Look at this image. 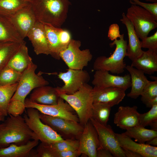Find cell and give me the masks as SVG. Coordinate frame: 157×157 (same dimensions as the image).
Here are the masks:
<instances>
[{"instance_id":"cell-1","label":"cell","mask_w":157,"mask_h":157,"mask_svg":"<svg viewBox=\"0 0 157 157\" xmlns=\"http://www.w3.org/2000/svg\"><path fill=\"white\" fill-rule=\"evenodd\" d=\"M37 67L32 62L22 73L16 91L8 104V114L21 115L26 108L25 101L27 95L34 89L49 85V82L42 77V74L35 73Z\"/></svg>"},{"instance_id":"cell-2","label":"cell","mask_w":157,"mask_h":157,"mask_svg":"<svg viewBox=\"0 0 157 157\" xmlns=\"http://www.w3.org/2000/svg\"><path fill=\"white\" fill-rule=\"evenodd\" d=\"M8 115L6 119L0 123V148L7 147L12 143L20 145L32 140H39L23 117Z\"/></svg>"},{"instance_id":"cell-3","label":"cell","mask_w":157,"mask_h":157,"mask_svg":"<svg viewBox=\"0 0 157 157\" xmlns=\"http://www.w3.org/2000/svg\"><path fill=\"white\" fill-rule=\"evenodd\" d=\"M30 4L37 21L57 27L65 22L71 4L69 0H30Z\"/></svg>"},{"instance_id":"cell-4","label":"cell","mask_w":157,"mask_h":157,"mask_svg":"<svg viewBox=\"0 0 157 157\" xmlns=\"http://www.w3.org/2000/svg\"><path fill=\"white\" fill-rule=\"evenodd\" d=\"M92 89L87 83H85L73 94H58L59 97L72 108L78 117L79 122L83 126L92 117L93 104Z\"/></svg>"},{"instance_id":"cell-5","label":"cell","mask_w":157,"mask_h":157,"mask_svg":"<svg viewBox=\"0 0 157 157\" xmlns=\"http://www.w3.org/2000/svg\"><path fill=\"white\" fill-rule=\"evenodd\" d=\"M127 44V40L124 39V34L121 35L119 39L109 44L111 47L115 46L113 54L108 57L105 56L98 57L93 64L94 69L106 71L113 74L123 73L126 66L124 58L126 56Z\"/></svg>"},{"instance_id":"cell-6","label":"cell","mask_w":157,"mask_h":157,"mask_svg":"<svg viewBox=\"0 0 157 157\" xmlns=\"http://www.w3.org/2000/svg\"><path fill=\"white\" fill-rule=\"evenodd\" d=\"M126 16L141 40L157 27V20L149 12L140 6L132 5L128 8Z\"/></svg>"},{"instance_id":"cell-7","label":"cell","mask_w":157,"mask_h":157,"mask_svg":"<svg viewBox=\"0 0 157 157\" xmlns=\"http://www.w3.org/2000/svg\"><path fill=\"white\" fill-rule=\"evenodd\" d=\"M40 113L35 108H28L26 114L23 116L26 124L39 140L41 142L49 144L63 140L61 135L41 120Z\"/></svg>"},{"instance_id":"cell-8","label":"cell","mask_w":157,"mask_h":157,"mask_svg":"<svg viewBox=\"0 0 157 157\" xmlns=\"http://www.w3.org/2000/svg\"><path fill=\"white\" fill-rule=\"evenodd\" d=\"M80 41L72 39L67 47L61 51L60 57L69 68L82 70L92 60V55L88 49L81 50Z\"/></svg>"},{"instance_id":"cell-9","label":"cell","mask_w":157,"mask_h":157,"mask_svg":"<svg viewBox=\"0 0 157 157\" xmlns=\"http://www.w3.org/2000/svg\"><path fill=\"white\" fill-rule=\"evenodd\" d=\"M41 120L63 138L78 140L84 126L78 122L64 118L47 115L40 112Z\"/></svg>"},{"instance_id":"cell-10","label":"cell","mask_w":157,"mask_h":157,"mask_svg":"<svg viewBox=\"0 0 157 157\" xmlns=\"http://www.w3.org/2000/svg\"><path fill=\"white\" fill-rule=\"evenodd\" d=\"M25 106L26 108H34L40 113L47 115L79 122L74 110L67 102L60 97L57 104L54 105L39 104L32 101L29 98H26Z\"/></svg>"},{"instance_id":"cell-11","label":"cell","mask_w":157,"mask_h":157,"mask_svg":"<svg viewBox=\"0 0 157 157\" xmlns=\"http://www.w3.org/2000/svg\"><path fill=\"white\" fill-rule=\"evenodd\" d=\"M58 76L64 83L62 87L55 88L58 94H73L84 84L87 83L90 79L89 74L86 71L69 68L66 72H60Z\"/></svg>"},{"instance_id":"cell-12","label":"cell","mask_w":157,"mask_h":157,"mask_svg":"<svg viewBox=\"0 0 157 157\" xmlns=\"http://www.w3.org/2000/svg\"><path fill=\"white\" fill-rule=\"evenodd\" d=\"M97 133L101 145L115 157H125L123 149L120 146L111 126H104L91 118L90 120Z\"/></svg>"},{"instance_id":"cell-13","label":"cell","mask_w":157,"mask_h":157,"mask_svg":"<svg viewBox=\"0 0 157 157\" xmlns=\"http://www.w3.org/2000/svg\"><path fill=\"white\" fill-rule=\"evenodd\" d=\"M78 140V150L81 155L97 157V151L101 144L97 131L90 120L84 126Z\"/></svg>"},{"instance_id":"cell-14","label":"cell","mask_w":157,"mask_h":157,"mask_svg":"<svg viewBox=\"0 0 157 157\" xmlns=\"http://www.w3.org/2000/svg\"><path fill=\"white\" fill-rule=\"evenodd\" d=\"M4 16L10 21L24 40L37 21L31 4L12 15Z\"/></svg>"},{"instance_id":"cell-15","label":"cell","mask_w":157,"mask_h":157,"mask_svg":"<svg viewBox=\"0 0 157 157\" xmlns=\"http://www.w3.org/2000/svg\"><path fill=\"white\" fill-rule=\"evenodd\" d=\"M92 83L95 87H118L126 90L131 86L129 74L118 76L110 74L108 71L102 70H96Z\"/></svg>"},{"instance_id":"cell-16","label":"cell","mask_w":157,"mask_h":157,"mask_svg":"<svg viewBox=\"0 0 157 157\" xmlns=\"http://www.w3.org/2000/svg\"><path fill=\"white\" fill-rule=\"evenodd\" d=\"M126 91L118 87H94L92 90L93 103H103L112 107L122 101L125 96Z\"/></svg>"},{"instance_id":"cell-17","label":"cell","mask_w":157,"mask_h":157,"mask_svg":"<svg viewBox=\"0 0 157 157\" xmlns=\"http://www.w3.org/2000/svg\"><path fill=\"white\" fill-rule=\"evenodd\" d=\"M136 106H120L114 117V123L120 128L126 130L139 125V113Z\"/></svg>"},{"instance_id":"cell-18","label":"cell","mask_w":157,"mask_h":157,"mask_svg":"<svg viewBox=\"0 0 157 157\" xmlns=\"http://www.w3.org/2000/svg\"><path fill=\"white\" fill-rule=\"evenodd\" d=\"M37 55H50V52L43 23L38 21L28 32L27 36Z\"/></svg>"},{"instance_id":"cell-19","label":"cell","mask_w":157,"mask_h":157,"mask_svg":"<svg viewBox=\"0 0 157 157\" xmlns=\"http://www.w3.org/2000/svg\"><path fill=\"white\" fill-rule=\"evenodd\" d=\"M115 134L119 143L122 148L138 153L142 157H157L156 147L134 141L132 138L122 133Z\"/></svg>"},{"instance_id":"cell-20","label":"cell","mask_w":157,"mask_h":157,"mask_svg":"<svg viewBox=\"0 0 157 157\" xmlns=\"http://www.w3.org/2000/svg\"><path fill=\"white\" fill-rule=\"evenodd\" d=\"M122 18L120 20L126 26L129 39L126 56L132 61L140 56L143 51L141 46V41L135 30L133 25L127 18L124 13H122Z\"/></svg>"},{"instance_id":"cell-21","label":"cell","mask_w":157,"mask_h":157,"mask_svg":"<svg viewBox=\"0 0 157 157\" xmlns=\"http://www.w3.org/2000/svg\"><path fill=\"white\" fill-rule=\"evenodd\" d=\"M39 140H32L20 145L12 143L7 147L0 148V157H35L36 151L33 149L38 145Z\"/></svg>"},{"instance_id":"cell-22","label":"cell","mask_w":157,"mask_h":157,"mask_svg":"<svg viewBox=\"0 0 157 157\" xmlns=\"http://www.w3.org/2000/svg\"><path fill=\"white\" fill-rule=\"evenodd\" d=\"M132 66L151 75L157 71V51L148 49L143 51L141 55L132 61Z\"/></svg>"},{"instance_id":"cell-23","label":"cell","mask_w":157,"mask_h":157,"mask_svg":"<svg viewBox=\"0 0 157 157\" xmlns=\"http://www.w3.org/2000/svg\"><path fill=\"white\" fill-rule=\"evenodd\" d=\"M59 97L55 88L46 85L33 90L29 99L39 104L54 105L57 104Z\"/></svg>"},{"instance_id":"cell-24","label":"cell","mask_w":157,"mask_h":157,"mask_svg":"<svg viewBox=\"0 0 157 157\" xmlns=\"http://www.w3.org/2000/svg\"><path fill=\"white\" fill-rule=\"evenodd\" d=\"M125 69L129 72L131 81V90L127 96L136 99L141 95L148 80L142 71L131 65H126Z\"/></svg>"},{"instance_id":"cell-25","label":"cell","mask_w":157,"mask_h":157,"mask_svg":"<svg viewBox=\"0 0 157 157\" xmlns=\"http://www.w3.org/2000/svg\"><path fill=\"white\" fill-rule=\"evenodd\" d=\"M32 62V58L28 54V48L25 42L21 44L7 65L14 70L22 73Z\"/></svg>"},{"instance_id":"cell-26","label":"cell","mask_w":157,"mask_h":157,"mask_svg":"<svg viewBox=\"0 0 157 157\" xmlns=\"http://www.w3.org/2000/svg\"><path fill=\"white\" fill-rule=\"evenodd\" d=\"M0 42H25L16 29L6 17L0 15Z\"/></svg>"},{"instance_id":"cell-27","label":"cell","mask_w":157,"mask_h":157,"mask_svg":"<svg viewBox=\"0 0 157 157\" xmlns=\"http://www.w3.org/2000/svg\"><path fill=\"white\" fill-rule=\"evenodd\" d=\"M49 49L50 54L54 58L59 60L60 52L63 50L59 36L60 27L51 24H43Z\"/></svg>"},{"instance_id":"cell-28","label":"cell","mask_w":157,"mask_h":157,"mask_svg":"<svg viewBox=\"0 0 157 157\" xmlns=\"http://www.w3.org/2000/svg\"><path fill=\"white\" fill-rule=\"evenodd\" d=\"M122 133L131 138L135 139V141L140 143H145L152 139L157 137V131L146 129L138 125L126 130Z\"/></svg>"},{"instance_id":"cell-29","label":"cell","mask_w":157,"mask_h":157,"mask_svg":"<svg viewBox=\"0 0 157 157\" xmlns=\"http://www.w3.org/2000/svg\"><path fill=\"white\" fill-rule=\"evenodd\" d=\"M22 44L15 42H0V73L8 65Z\"/></svg>"},{"instance_id":"cell-30","label":"cell","mask_w":157,"mask_h":157,"mask_svg":"<svg viewBox=\"0 0 157 157\" xmlns=\"http://www.w3.org/2000/svg\"><path fill=\"white\" fill-rule=\"evenodd\" d=\"M30 4L29 0H0V15H10Z\"/></svg>"},{"instance_id":"cell-31","label":"cell","mask_w":157,"mask_h":157,"mask_svg":"<svg viewBox=\"0 0 157 157\" xmlns=\"http://www.w3.org/2000/svg\"><path fill=\"white\" fill-rule=\"evenodd\" d=\"M18 83L0 86V111L5 116L8 115V107L17 88Z\"/></svg>"},{"instance_id":"cell-32","label":"cell","mask_w":157,"mask_h":157,"mask_svg":"<svg viewBox=\"0 0 157 157\" xmlns=\"http://www.w3.org/2000/svg\"><path fill=\"white\" fill-rule=\"evenodd\" d=\"M111 107L106 104L99 103H93L92 117L104 126L107 125L109 119Z\"/></svg>"},{"instance_id":"cell-33","label":"cell","mask_w":157,"mask_h":157,"mask_svg":"<svg viewBox=\"0 0 157 157\" xmlns=\"http://www.w3.org/2000/svg\"><path fill=\"white\" fill-rule=\"evenodd\" d=\"M42 143L53 151H60L68 150H78L79 141L75 139H67L49 144Z\"/></svg>"},{"instance_id":"cell-34","label":"cell","mask_w":157,"mask_h":157,"mask_svg":"<svg viewBox=\"0 0 157 157\" xmlns=\"http://www.w3.org/2000/svg\"><path fill=\"white\" fill-rule=\"evenodd\" d=\"M22 73L7 65L0 73V86L18 83Z\"/></svg>"},{"instance_id":"cell-35","label":"cell","mask_w":157,"mask_h":157,"mask_svg":"<svg viewBox=\"0 0 157 157\" xmlns=\"http://www.w3.org/2000/svg\"><path fill=\"white\" fill-rule=\"evenodd\" d=\"M141 100L145 104L150 100L157 97V81L148 80L141 94Z\"/></svg>"},{"instance_id":"cell-36","label":"cell","mask_w":157,"mask_h":157,"mask_svg":"<svg viewBox=\"0 0 157 157\" xmlns=\"http://www.w3.org/2000/svg\"><path fill=\"white\" fill-rule=\"evenodd\" d=\"M157 120V104L152 106L148 112L140 113L139 125L145 127L152 122Z\"/></svg>"},{"instance_id":"cell-37","label":"cell","mask_w":157,"mask_h":157,"mask_svg":"<svg viewBox=\"0 0 157 157\" xmlns=\"http://www.w3.org/2000/svg\"><path fill=\"white\" fill-rule=\"evenodd\" d=\"M141 46L142 48L157 51V31L153 35L142 40Z\"/></svg>"},{"instance_id":"cell-38","label":"cell","mask_w":157,"mask_h":157,"mask_svg":"<svg viewBox=\"0 0 157 157\" xmlns=\"http://www.w3.org/2000/svg\"><path fill=\"white\" fill-rule=\"evenodd\" d=\"M132 5L140 6L151 13L157 20V3H147L140 1L139 0H129Z\"/></svg>"},{"instance_id":"cell-39","label":"cell","mask_w":157,"mask_h":157,"mask_svg":"<svg viewBox=\"0 0 157 157\" xmlns=\"http://www.w3.org/2000/svg\"><path fill=\"white\" fill-rule=\"evenodd\" d=\"M59 36L63 50L67 47L71 40V35L68 31L60 28L59 31Z\"/></svg>"},{"instance_id":"cell-40","label":"cell","mask_w":157,"mask_h":157,"mask_svg":"<svg viewBox=\"0 0 157 157\" xmlns=\"http://www.w3.org/2000/svg\"><path fill=\"white\" fill-rule=\"evenodd\" d=\"M35 157H54L53 152L41 142L37 148Z\"/></svg>"},{"instance_id":"cell-41","label":"cell","mask_w":157,"mask_h":157,"mask_svg":"<svg viewBox=\"0 0 157 157\" xmlns=\"http://www.w3.org/2000/svg\"><path fill=\"white\" fill-rule=\"evenodd\" d=\"M120 35L119 25L117 24H111L109 27L108 32V37L109 39L113 41L119 38Z\"/></svg>"},{"instance_id":"cell-42","label":"cell","mask_w":157,"mask_h":157,"mask_svg":"<svg viewBox=\"0 0 157 157\" xmlns=\"http://www.w3.org/2000/svg\"><path fill=\"white\" fill-rule=\"evenodd\" d=\"M53 152L54 157H77L81 155L78 150H68Z\"/></svg>"},{"instance_id":"cell-43","label":"cell","mask_w":157,"mask_h":157,"mask_svg":"<svg viewBox=\"0 0 157 157\" xmlns=\"http://www.w3.org/2000/svg\"><path fill=\"white\" fill-rule=\"evenodd\" d=\"M97 157H113L112 154L101 145L97 149L96 152Z\"/></svg>"},{"instance_id":"cell-44","label":"cell","mask_w":157,"mask_h":157,"mask_svg":"<svg viewBox=\"0 0 157 157\" xmlns=\"http://www.w3.org/2000/svg\"><path fill=\"white\" fill-rule=\"evenodd\" d=\"M123 149L124 152L125 157H142L138 153L124 149Z\"/></svg>"},{"instance_id":"cell-45","label":"cell","mask_w":157,"mask_h":157,"mask_svg":"<svg viewBox=\"0 0 157 157\" xmlns=\"http://www.w3.org/2000/svg\"><path fill=\"white\" fill-rule=\"evenodd\" d=\"M147 107L151 108L153 105L157 104V97L152 99L145 104Z\"/></svg>"},{"instance_id":"cell-46","label":"cell","mask_w":157,"mask_h":157,"mask_svg":"<svg viewBox=\"0 0 157 157\" xmlns=\"http://www.w3.org/2000/svg\"><path fill=\"white\" fill-rule=\"evenodd\" d=\"M146 144L154 146H156L157 145V137L154 138L147 142Z\"/></svg>"},{"instance_id":"cell-47","label":"cell","mask_w":157,"mask_h":157,"mask_svg":"<svg viewBox=\"0 0 157 157\" xmlns=\"http://www.w3.org/2000/svg\"><path fill=\"white\" fill-rule=\"evenodd\" d=\"M149 126H150L151 129L157 131V120L152 122Z\"/></svg>"},{"instance_id":"cell-48","label":"cell","mask_w":157,"mask_h":157,"mask_svg":"<svg viewBox=\"0 0 157 157\" xmlns=\"http://www.w3.org/2000/svg\"><path fill=\"white\" fill-rule=\"evenodd\" d=\"M5 116L0 111V123L4 120Z\"/></svg>"},{"instance_id":"cell-49","label":"cell","mask_w":157,"mask_h":157,"mask_svg":"<svg viewBox=\"0 0 157 157\" xmlns=\"http://www.w3.org/2000/svg\"><path fill=\"white\" fill-rule=\"evenodd\" d=\"M147 1H149L152 3H157V0H145Z\"/></svg>"},{"instance_id":"cell-50","label":"cell","mask_w":157,"mask_h":157,"mask_svg":"<svg viewBox=\"0 0 157 157\" xmlns=\"http://www.w3.org/2000/svg\"><path fill=\"white\" fill-rule=\"evenodd\" d=\"M150 78L154 81H157V77L151 76L150 77Z\"/></svg>"},{"instance_id":"cell-51","label":"cell","mask_w":157,"mask_h":157,"mask_svg":"<svg viewBox=\"0 0 157 157\" xmlns=\"http://www.w3.org/2000/svg\"><path fill=\"white\" fill-rule=\"evenodd\" d=\"M30 1V0H29Z\"/></svg>"}]
</instances>
